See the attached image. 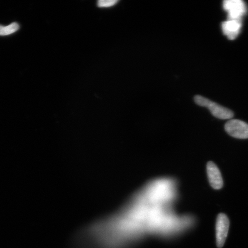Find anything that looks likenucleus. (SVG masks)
<instances>
[{
  "mask_svg": "<svg viewBox=\"0 0 248 248\" xmlns=\"http://www.w3.org/2000/svg\"><path fill=\"white\" fill-rule=\"evenodd\" d=\"M174 183L159 179L148 183L113 215L78 238L77 248H125L149 237H168L181 231L183 220L173 210Z\"/></svg>",
  "mask_w": 248,
  "mask_h": 248,
  "instance_id": "f257e3e1",
  "label": "nucleus"
},
{
  "mask_svg": "<svg viewBox=\"0 0 248 248\" xmlns=\"http://www.w3.org/2000/svg\"><path fill=\"white\" fill-rule=\"evenodd\" d=\"M194 101L195 103L200 105V106L208 108L211 113L218 119L227 120L231 119L233 117V113L231 110L223 107L221 105H218L216 102L209 100V99L204 98L202 96H195Z\"/></svg>",
  "mask_w": 248,
  "mask_h": 248,
  "instance_id": "f03ea898",
  "label": "nucleus"
},
{
  "mask_svg": "<svg viewBox=\"0 0 248 248\" xmlns=\"http://www.w3.org/2000/svg\"><path fill=\"white\" fill-rule=\"evenodd\" d=\"M223 7L228 12V20H242L247 11L246 4L242 0H225Z\"/></svg>",
  "mask_w": 248,
  "mask_h": 248,
  "instance_id": "7ed1b4c3",
  "label": "nucleus"
},
{
  "mask_svg": "<svg viewBox=\"0 0 248 248\" xmlns=\"http://www.w3.org/2000/svg\"><path fill=\"white\" fill-rule=\"evenodd\" d=\"M225 131L232 137L248 139V124L239 120H231L226 123Z\"/></svg>",
  "mask_w": 248,
  "mask_h": 248,
  "instance_id": "20e7f679",
  "label": "nucleus"
},
{
  "mask_svg": "<svg viewBox=\"0 0 248 248\" xmlns=\"http://www.w3.org/2000/svg\"><path fill=\"white\" fill-rule=\"evenodd\" d=\"M229 229V221L224 214H219L216 223L217 245L218 248L224 246Z\"/></svg>",
  "mask_w": 248,
  "mask_h": 248,
  "instance_id": "39448f33",
  "label": "nucleus"
},
{
  "mask_svg": "<svg viewBox=\"0 0 248 248\" xmlns=\"http://www.w3.org/2000/svg\"><path fill=\"white\" fill-rule=\"evenodd\" d=\"M207 173L211 186L216 190L222 187L224 182L218 167L215 163L209 162L207 165Z\"/></svg>",
  "mask_w": 248,
  "mask_h": 248,
  "instance_id": "423d86ee",
  "label": "nucleus"
},
{
  "mask_svg": "<svg viewBox=\"0 0 248 248\" xmlns=\"http://www.w3.org/2000/svg\"><path fill=\"white\" fill-rule=\"evenodd\" d=\"M242 20H228L222 24L223 33L229 40H234L240 32Z\"/></svg>",
  "mask_w": 248,
  "mask_h": 248,
  "instance_id": "0eeeda50",
  "label": "nucleus"
},
{
  "mask_svg": "<svg viewBox=\"0 0 248 248\" xmlns=\"http://www.w3.org/2000/svg\"><path fill=\"white\" fill-rule=\"evenodd\" d=\"M20 26L17 23H12L7 26L0 25V36H8L13 34L19 30Z\"/></svg>",
  "mask_w": 248,
  "mask_h": 248,
  "instance_id": "6e6552de",
  "label": "nucleus"
},
{
  "mask_svg": "<svg viewBox=\"0 0 248 248\" xmlns=\"http://www.w3.org/2000/svg\"><path fill=\"white\" fill-rule=\"evenodd\" d=\"M118 2L117 0H100L97 2V6L100 8H108L113 7Z\"/></svg>",
  "mask_w": 248,
  "mask_h": 248,
  "instance_id": "1a4fd4ad",
  "label": "nucleus"
}]
</instances>
